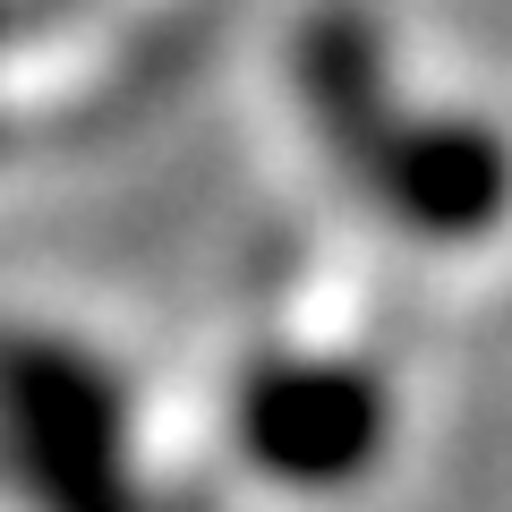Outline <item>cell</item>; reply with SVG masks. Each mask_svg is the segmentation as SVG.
I'll use <instances>...</instances> for the list:
<instances>
[{"label":"cell","mask_w":512,"mask_h":512,"mask_svg":"<svg viewBox=\"0 0 512 512\" xmlns=\"http://www.w3.org/2000/svg\"><path fill=\"white\" fill-rule=\"evenodd\" d=\"M0 402H9V436H18L26 470H43L60 512H128L120 453H111V402L77 367L18 359L0 376Z\"/></svg>","instance_id":"2"},{"label":"cell","mask_w":512,"mask_h":512,"mask_svg":"<svg viewBox=\"0 0 512 512\" xmlns=\"http://www.w3.org/2000/svg\"><path fill=\"white\" fill-rule=\"evenodd\" d=\"M248 453L282 478L333 487L350 478L384 436V393L359 367H265L248 384Z\"/></svg>","instance_id":"1"}]
</instances>
